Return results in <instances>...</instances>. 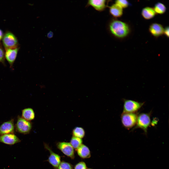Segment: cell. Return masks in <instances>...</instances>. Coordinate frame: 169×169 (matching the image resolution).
Returning a JSON list of instances; mask_svg holds the SVG:
<instances>
[{
	"instance_id": "obj_23",
	"label": "cell",
	"mask_w": 169,
	"mask_h": 169,
	"mask_svg": "<svg viewBox=\"0 0 169 169\" xmlns=\"http://www.w3.org/2000/svg\"><path fill=\"white\" fill-rule=\"evenodd\" d=\"M74 169H87V167L85 162L81 161L77 164L75 165Z\"/></svg>"
},
{
	"instance_id": "obj_17",
	"label": "cell",
	"mask_w": 169,
	"mask_h": 169,
	"mask_svg": "<svg viewBox=\"0 0 169 169\" xmlns=\"http://www.w3.org/2000/svg\"><path fill=\"white\" fill-rule=\"evenodd\" d=\"M141 14L144 19H149L154 17L156 14V13L153 8L147 7L142 9Z\"/></svg>"
},
{
	"instance_id": "obj_14",
	"label": "cell",
	"mask_w": 169,
	"mask_h": 169,
	"mask_svg": "<svg viewBox=\"0 0 169 169\" xmlns=\"http://www.w3.org/2000/svg\"><path fill=\"white\" fill-rule=\"evenodd\" d=\"M108 7L109 13L113 17L119 18L122 15L123 13V8L118 4L115 3Z\"/></svg>"
},
{
	"instance_id": "obj_5",
	"label": "cell",
	"mask_w": 169,
	"mask_h": 169,
	"mask_svg": "<svg viewBox=\"0 0 169 169\" xmlns=\"http://www.w3.org/2000/svg\"><path fill=\"white\" fill-rule=\"evenodd\" d=\"M123 112L135 113L143 105L144 103L139 102L133 100L124 99Z\"/></svg>"
},
{
	"instance_id": "obj_3",
	"label": "cell",
	"mask_w": 169,
	"mask_h": 169,
	"mask_svg": "<svg viewBox=\"0 0 169 169\" xmlns=\"http://www.w3.org/2000/svg\"><path fill=\"white\" fill-rule=\"evenodd\" d=\"M137 117L135 113L123 112L121 116L123 125L128 129L131 128L136 125Z\"/></svg>"
},
{
	"instance_id": "obj_28",
	"label": "cell",
	"mask_w": 169,
	"mask_h": 169,
	"mask_svg": "<svg viewBox=\"0 0 169 169\" xmlns=\"http://www.w3.org/2000/svg\"><path fill=\"white\" fill-rule=\"evenodd\" d=\"M91 169V168H88V169Z\"/></svg>"
},
{
	"instance_id": "obj_24",
	"label": "cell",
	"mask_w": 169,
	"mask_h": 169,
	"mask_svg": "<svg viewBox=\"0 0 169 169\" xmlns=\"http://www.w3.org/2000/svg\"><path fill=\"white\" fill-rule=\"evenodd\" d=\"M5 54L3 50L0 48V62L3 63L4 62Z\"/></svg>"
},
{
	"instance_id": "obj_10",
	"label": "cell",
	"mask_w": 169,
	"mask_h": 169,
	"mask_svg": "<svg viewBox=\"0 0 169 169\" xmlns=\"http://www.w3.org/2000/svg\"><path fill=\"white\" fill-rule=\"evenodd\" d=\"M20 139L14 133L0 135V142L9 145H12L20 142Z\"/></svg>"
},
{
	"instance_id": "obj_6",
	"label": "cell",
	"mask_w": 169,
	"mask_h": 169,
	"mask_svg": "<svg viewBox=\"0 0 169 169\" xmlns=\"http://www.w3.org/2000/svg\"><path fill=\"white\" fill-rule=\"evenodd\" d=\"M3 42L6 49L17 48V40L15 36L11 32H8L4 35Z\"/></svg>"
},
{
	"instance_id": "obj_2",
	"label": "cell",
	"mask_w": 169,
	"mask_h": 169,
	"mask_svg": "<svg viewBox=\"0 0 169 169\" xmlns=\"http://www.w3.org/2000/svg\"><path fill=\"white\" fill-rule=\"evenodd\" d=\"M143 113L138 115L136 123L134 129L140 128L146 134L147 130L150 123V113Z\"/></svg>"
},
{
	"instance_id": "obj_27",
	"label": "cell",
	"mask_w": 169,
	"mask_h": 169,
	"mask_svg": "<svg viewBox=\"0 0 169 169\" xmlns=\"http://www.w3.org/2000/svg\"><path fill=\"white\" fill-rule=\"evenodd\" d=\"M3 35V33L2 31L0 29V40L1 39Z\"/></svg>"
},
{
	"instance_id": "obj_18",
	"label": "cell",
	"mask_w": 169,
	"mask_h": 169,
	"mask_svg": "<svg viewBox=\"0 0 169 169\" xmlns=\"http://www.w3.org/2000/svg\"><path fill=\"white\" fill-rule=\"evenodd\" d=\"M73 136L82 138L85 135V132L84 129L82 127H77L73 130Z\"/></svg>"
},
{
	"instance_id": "obj_9",
	"label": "cell",
	"mask_w": 169,
	"mask_h": 169,
	"mask_svg": "<svg viewBox=\"0 0 169 169\" xmlns=\"http://www.w3.org/2000/svg\"><path fill=\"white\" fill-rule=\"evenodd\" d=\"M14 122V119H12L0 125V135L8 134H14L15 129Z\"/></svg>"
},
{
	"instance_id": "obj_13",
	"label": "cell",
	"mask_w": 169,
	"mask_h": 169,
	"mask_svg": "<svg viewBox=\"0 0 169 169\" xmlns=\"http://www.w3.org/2000/svg\"><path fill=\"white\" fill-rule=\"evenodd\" d=\"M164 29L161 24L157 23L152 24L150 27L149 31L154 36L158 37L164 33Z\"/></svg>"
},
{
	"instance_id": "obj_15",
	"label": "cell",
	"mask_w": 169,
	"mask_h": 169,
	"mask_svg": "<svg viewBox=\"0 0 169 169\" xmlns=\"http://www.w3.org/2000/svg\"><path fill=\"white\" fill-rule=\"evenodd\" d=\"M77 150L78 155L82 158H88L91 157V152L89 149L84 144H82Z\"/></svg>"
},
{
	"instance_id": "obj_7",
	"label": "cell",
	"mask_w": 169,
	"mask_h": 169,
	"mask_svg": "<svg viewBox=\"0 0 169 169\" xmlns=\"http://www.w3.org/2000/svg\"><path fill=\"white\" fill-rule=\"evenodd\" d=\"M57 146L64 154L73 159L74 157V149L70 143L65 142H60L58 143Z\"/></svg>"
},
{
	"instance_id": "obj_19",
	"label": "cell",
	"mask_w": 169,
	"mask_h": 169,
	"mask_svg": "<svg viewBox=\"0 0 169 169\" xmlns=\"http://www.w3.org/2000/svg\"><path fill=\"white\" fill-rule=\"evenodd\" d=\"M82 143L81 138L73 136L71 138L70 143L73 148L77 150L82 144Z\"/></svg>"
},
{
	"instance_id": "obj_16",
	"label": "cell",
	"mask_w": 169,
	"mask_h": 169,
	"mask_svg": "<svg viewBox=\"0 0 169 169\" xmlns=\"http://www.w3.org/2000/svg\"><path fill=\"white\" fill-rule=\"evenodd\" d=\"M22 112L21 117L27 121L32 120L35 118L34 112L33 110L31 108H25L22 110Z\"/></svg>"
},
{
	"instance_id": "obj_11",
	"label": "cell",
	"mask_w": 169,
	"mask_h": 169,
	"mask_svg": "<svg viewBox=\"0 0 169 169\" xmlns=\"http://www.w3.org/2000/svg\"><path fill=\"white\" fill-rule=\"evenodd\" d=\"M46 149L48 150L50 154L48 161L55 168H57L61 163V157L59 155L54 152L46 144L45 145Z\"/></svg>"
},
{
	"instance_id": "obj_22",
	"label": "cell",
	"mask_w": 169,
	"mask_h": 169,
	"mask_svg": "<svg viewBox=\"0 0 169 169\" xmlns=\"http://www.w3.org/2000/svg\"><path fill=\"white\" fill-rule=\"evenodd\" d=\"M115 2V3L119 5L123 8L127 7L129 4V2L127 0H116Z\"/></svg>"
},
{
	"instance_id": "obj_21",
	"label": "cell",
	"mask_w": 169,
	"mask_h": 169,
	"mask_svg": "<svg viewBox=\"0 0 169 169\" xmlns=\"http://www.w3.org/2000/svg\"><path fill=\"white\" fill-rule=\"evenodd\" d=\"M56 169H73L72 165L70 163L62 161L61 162L58 167Z\"/></svg>"
},
{
	"instance_id": "obj_25",
	"label": "cell",
	"mask_w": 169,
	"mask_h": 169,
	"mask_svg": "<svg viewBox=\"0 0 169 169\" xmlns=\"http://www.w3.org/2000/svg\"><path fill=\"white\" fill-rule=\"evenodd\" d=\"M164 33L165 35L168 37H169V27H167L164 29Z\"/></svg>"
},
{
	"instance_id": "obj_8",
	"label": "cell",
	"mask_w": 169,
	"mask_h": 169,
	"mask_svg": "<svg viewBox=\"0 0 169 169\" xmlns=\"http://www.w3.org/2000/svg\"><path fill=\"white\" fill-rule=\"evenodd\" d=\"M108 1L105 0H89L87 2V6H91L96 11L101 12L108 7Z\"/></svg>"
},
{
	"instance_id": "obj_1",
	"label": "cell",
	"mask_w": 169,
	"mask_h": 169,
	"mask_svg": "<svg viewBox=\"0 0 169 169\" xmlns=\"http://www.w3.org/2000/svg\"><path fill=\"white\" fill-rule=\"evenodd\" d=\"M108 30L111 35L119 38L125 37L130 32V28L126 23L116 19H112L109 22Z\"/></svg>"
},
{
	"instance_id": "obj_20",
	"label": "cell",
	"mask_w": 169,
	"mask_h": 169,
	"mask_svg": "<svg viewBox=\"0 0 169 169\" xmlns=\"http://www.w3.org/2000/svg\"><path fill=\"white\" fill-rule=\"evenodd\" d=\"M153 9L156 13L159 14H163L166 10L165 6L163 4L160 2L156 3Z\"/></svg>"
},
{
	"instance_id": "obj_12",
	"label": "cell",
	"mask_w": 169,
	"mask_h": 169,
	"mask_svg": "<svg viewBox=\"0 0 169 169\" xmlns=\"http://www.w3.org/2000/svg\"><path fill=\"white\" fill-rule=\"evenodd\" d=\"M19 48H16L6 49L5 57L10 67L12 66L17 56Z\"/></svg>"
},
{
	"instance_id": "obj_4",
	"label": "cell",
	"mask_w": 169,
	"mask_h": 169,
	"mask_svg": "<svg viewBox=\"0 0 169 169\" xmlns=\"http://www.w3.org/2000/svg\"><path fill=\"white\" fill-rule=\"evenodd\" d=\"M31 127V124L29 121L19 116H18L15 126L17 132L24 134H27L30 132Z\"/></svg>"
},
{
	"instance_id": "obj_26",
	"label": "cell",
	"mask_w": 169,
	"mask_h": 169,
	"mask_svg": "<svg viewBox=\"0 0 169 169\" xmlns=\"http://www.w3.org/2000/svg\"><path fill=\"white\" fill-rule=\"evenodd\" d=\"M53 33L51 31H50L47 33V37L49 38H50L53 37Z\"/></svg>"
}]
</instances>
